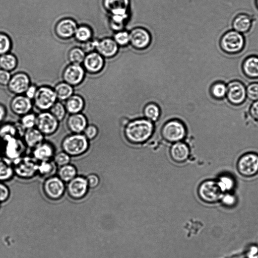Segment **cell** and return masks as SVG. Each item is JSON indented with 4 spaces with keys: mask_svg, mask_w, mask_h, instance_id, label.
Returning a JSON list of instances; mask_svg holds the SVG:
<instances>
[{
    "mask_svg": "<svg viewBox=\"0 0 258 258\" xmlns=\"http://www.w3.org/2000/svg\"><path fill=\"white\" fill-rule=\"evenodd\" d=\"M154 131L152 121L147 118H138L126 124L124 135L127 141L132 144H143L151 137Z\"/></svg>",
    "mask_w": 258,
    "mask_h": 258,
    "instance_id": "obj_1",
    "label": "cell"
},
{
    "mask_svg": "<svg viewBox=\"0 0 258 258\" xmlns=\"http://www.w3.org/2000/svg\"><path fill=\"white\" fill-rule=\"evenodd\" d=\"M60 146L61 150L71 157H78L88 151L90 141L83 133H71L63 138Z\"/></svg>",
    "mask_w": 258,
    "mask_h": 258,
    "instance_id": "obj_2",
    "label": "cell"
},
{
    "mask_svg": "<svg viewBox=\"0 0 258 258\" xmlns=\"http://www.w3.org/2000/svg\"><path fill=\"white\" fill-rule=\"evenodd\" d=\"M39 162L26 154L13 160L15 176L23 180H30L38 175Z\"/></svg>",
    "mask_w": 258,
    "mask_h": 258,
    "instance_id": "obj_3",
    "label": "cell"
},
{
    "mask_svg": "<svg viewBox=\"0 0 258 258\" xmlns=\"http://www.w3.org/2000/svg\"><path fill=\"white\" fill-rule=\"evenodd\" d=\"M45 196L51 201H58L66 192V183L56 175L45 178L42 185Z\"/></svg>",
    "mask_w": 258,
    "mask_h": 258,
    "instance_id": "obj_4",
    "label": "cell"
},
{
    "mask_svg": "<svg viewBox=\"0 0 258 258\" xmlns=\"http://www.w3.org/2000/svg\"><path fill=\"white\" fill-rule=\"evenodd\" d=\"M245 39L242 34L234 30L226 32L221 37L220 45L223 51L228 54H235L244 48Z\"/></svg>",
    "mask_w": 258,
    "mask_h": 258,
    "instance_id": "obj_5",
    "label": "cell"
},
{
    "mask_svg": "<svg viewBox=\"0 0 258 258\" xmlns=\"http://www.w3.org/2000/svg\"><path fill=\"white\" fill-rule=\"evenodd\" d=\"M186 135V127L183 123L178 119L168 121L161 130V135L163 139L171 143L181 141Z\"/></svg>",
    "mask_w": 258,
    "mask_h": 258,
    "instance_id": "obj_6",
    "label": "cell"
},
{
    "mask_svg": "<svg viewBox=\"0 0 258 258\" xmlns=\"http://www.w3.org/2000/svg\"><path fill=\"white\" fill-rule=\"evenodd\" d=\"M33 106L40 111H49L57 101L53 89L49 86H42L38 87L33 99Z\"/></svg>",
    "mask_w": 258,
    "mask_h": 258,
    "instance_id": "obj_7",
    "label": "cell"
},
{
    "mask_svg": "<svg viewBox=\"0 0 258 258\" xmlns=\"http://www.w3.org/2000/svg\"><path fill=\"white\" fill-rule=\"evenodd\" d=\"M5 157L12 161L25 154L27 148L20 137H8L1 140Z\"/></svg>",
    "mask_w": 258,
    "mask_h": 258,
    "instance_id": "obj_8",
    "label": "cell"
},
{
    "mask_svg": "<svg viewBox=\"0 0 258 258\" xmlns=\"http://www.w3.org/2000/svg\"><path fill=\"white\" fill-rule=\"evenodd\" d=\"M59 122L49 111H40L36 116L35 127L45 137L51 136L58 131Z\"/></svg>",
    "mask_w": 258,
    "mask_h": 258,
    "instance_id": "obj_9",
    "label": "cell"
},
{
    "mask_svg": "<svg viewBox=\"0 0 258 258\" xmlns=\"http://www.w3.org/2000/svg\"><path fill=\"white\" fill-rule=\"evenodd\" d=\"M223 193L217 181L212 180L203 182L198 188L200 198L207 203H214L220 200Z\"/></svg>",
    "mask_w": 258,
    "mask_h": 258,
    "instance_id": "obj_10",
    "label": "cell"
},
{
    "mask_svg": "<svg viewBox=\"0 0 258 258\" xmlns=\"http://www.w3.org/2000/svg\"><path fill=\"white\" fill-rule=\"evenodd\" d=\"M89 189L86 176L81 175H77L66 184L68 195L75 201L84 199L88 194Z\"/></svg>",
    "mask_w": 258,
    "mask_h": 258,
    "instance_id": "obj_11",
    "label": "cell"
},
{
    "mask_svg": "<svg viewBox=\"0 0 258 258\" xmlns=\"http://www.w3.org/2000/svg\"><path fill=\"white\" fill-rule=\"evenodd\" d=\"M239 172L245 177L254 176L258 172V155L248 153L242 155L237 162Z\"/></svg>",
    "mask_w": 258,
    "mask_h": 258,
    "instance_id": "obj_12",
    "label": "cell"
},
{
    "mask_svg": "<svg viewBox=\"0 0 258 258\" xmlns=\"http://www.w3.org/2000/svg\"><path fill=\"white\" fill-rule=\"evenodd\" d=\"M226 96L230 103L235 105H240L246 98V87L239 81H232L227 85Z\"/></svg>",
    "mask_w": 258,
    "mask_h": 258,
    "instance_id": "obj_13",
    "label": "cell"
},
{
    "mask_svg": "<svg viewBox=\"0 0 258 258\" xmlns=\"http://www.w3.org/2000/svg\"><path fill=\"white\" fill-rule=\"evenodd\" d=\"M31 84L28 75L23 72L14 74L7 85L8 91L14 95L25 93Z\"/></svg>",
    "mask_w": 258,
    "mask_h": 258,
    "instance_id": "obj_14",
    "label": "cell"
},
{
    "mask_svg": "<svg viewBox=\"0 0 258 258\" xmlns=\"http://www.w3.org/2000/svg\"><path fill=\"white\" fill-rule=\"evenodd\" d=\"M85 72L84 68L80 64L70 63L64 69L62 78L65 82L75 86L83 81Z\"/></svg>",
    "mask_w": 258,
    "mask_h": 258,
    "instance_id": "obj_15",
    "label": "cell"
},
{
    "mask_svg": "<svg viewBox=\"0 0 258 258\" xmlns=\"http://www.w3.org/2000/svg\"><path fill=\"white\" fill-rule=\"evenodd\" d=\"M9 106L13 114L21 117L31 111L33 104L25 95H17L11 99Z\"/></svg>",
    "mask_w": 258,
    "mask_h": 258,
    "instance_id": "obj_16",
    "label": "cell"
},
{
    "mask_svg": "<svg viewBox=\"0 0 258 258\" xmlns=\"http://www.w3.org/2000/svg\"><path fill=\"white\" fill-rule=\"evenodd\" d=\"M78 24L71 18H63L58 21L54 27L56 35L62 39L72 38L77 29Z\"/></svg>",
    "mask_w": 258,
    "mask_h": 258,
    "instance_id": "obj_17",
    "label": "cell"
},
{
    "mask_svg": "<svg viewBox=\"0 0 258 258\" xmlns=\"http://www.w3.org/2000/svg\"><path fill=\"white\" fill-rule=\"evenodd\" d=\"M56 153L54 144L49 141L44 140L32 149L31 155L38 162L53 160Z\"/></svg>",
    "mask_w": 258,
    "mask_h": 258,
    "instance_id": "obj_18",
    "label": "cell"
},
{
    "mask_svg": "<svg viewBox=\"0 0 258 258\" xmlns=\"http://www.w3.org/2000/svg\"><path fill=\"white\" fill-rule=\"evenodd\" d=\"M88 124V118L83 112L70 114L66 120L68 129L74 134L83 133Z\"/></svg>",
    "mask_w": 258,
    "mask_h": 258,
    "instance_id": "obj_19",
    "label": "cell"
},
{
    "mask_svg": "<svg viewBox=\"0 0 258 258\" xmlns=\"http://www.w3.org/2000/svg\"><path fill=\"white\" fill-rule=\"evenodd\" d=\"M83 63L85 71L95 74L102 71L104 61L102 56L98 52L92 51L85 56Z\"/></svg>",
    "mask_w": 258,
    "mask_h": 258,
    "instance_id": "obj_20",
    "label": "cell"
},
{
    "mask_svg": "<svg viewBox=\"0 0 258 258\" xmlns=\"http://www.w3.org/2000/svg\"><path fill=\"white\" fill-rule=\"evenodd\" d=\"M130 42L137 48L142 49L148 46L151 41L148 32L141 28L133 29L129 34Z\"/></svg>",
    "mask_w": 258,
    "mask_h": 258,
    "instance_id": "obj_21",
    "label": "cell"
},
{
    "mask_svg": "<svg viewBox=\"0 0 258 258\" xmlns=\"http://www.w3.org/2000/svg\"><path fill=\"white\" fill-rule=\"evenodd\" d=\"M22 138L26 147L31 150L45 140V136L36 127L25 130Z\"/></svg>",
    "mask_w": 258,
    "mask_h": 258,
    "instance_id": "obj_22",
    "label": "cell"
},
{
    "mask_svg": "<svg viewBox=\"0 0 258 258\" xmlns=\"http://www.w3.org/2000/svg\"><path fill=\"white\" fill-rule=\"evenodd\" d=\"M190 150L188 145L180 141L173 143L170 149L172 159L177 163H182L188 158Z\"/></svg>",
    "mask_w": 258,
    "mask_h": 258,
    "instance_id": "obj_23",
    "label": "cell"
},
{
    "mask_svg": "<svg viewBox=\"0 0 258 258\" xmlns=\"http://www.w3.org/2000/svg\"><path fill=\"white\" fill-rule=\"evenodd\" d=\"M129 0H103V6L112 15L127 16Z\"/></svg>",
    "mask_w": 258,
    "mask_h": 258,
    "instance_id": "obj_24",
    "label": "cell"
},
{
    "mask_svg": "<svg viewBox=\"0 0 258 258\" xmlns=\"http://www.w3.org/2000/svg\"><path fill=\"white\" fill-rule=\"evenodd\" d=\"M96 49L102 56L110 57L114 56L118 50L116 42L111 38H104L98 41Z\"/></svg>",
    "mask_w": 258,
    "mask_h": 258,
    "instance_id": "obj_25",
    "label": "cell"
},
{
    "mask_svg": "<svg viewBox=\"0 0 258 258\" xmlns=\"http://www.w3.org/2000/svg\"><path fill=\"white\" fill-rule=\"evenodd\" d=\"M64 105L67 113L75 114L83 112L86 106V102L83 97L74 94L66 100Z\"/></svg>",
    "mask_w": 258,
    "mask_h": 258,
    "instance_id": "obj_26",
    "label": "cell"
},
{
    "mask_svg": "<svg viewBox=\"0 0 258 258\" xmlns=\"http://www.w3.org/2000/svg\"><path fill=\"white\" fill-rule=\"evenodd\" d=\"M25 129L18 123L6 122L0 126L1 140L8 137L18 136L22 137Z\"/></svg>",
    "mask_w": 258,
    "mask_h": 258,
    "instance_id": "obj_27",
    "label": "cell"
},
{
    "mask_svg": "<svg viewBox=\"0 0 258 258\" xmlns=\"http://www.w3.org/2000/svg\"><path fill=\"white\" fill-rule=\"evenodd\" d=\"M14 176L13 161L5 156H0V181H9Z\"/></svg>",
    "mask_w": 258,
    "mask_h": 258,
    "instance_id": "obj_28",
    "label": "cell"
},
{
    "mask_svg": "<svg viewBox=\"0 0 258 258\" xmlns=\"http://www.w3.org/2000/svg\"><path fill=\"white\" fill-rule=\"evenodd\" d=\"M242 69L247 77L258 78V56L251 55L246 57L242 63Z\"/></svg>",
    "mask_w": 258,
    "mask_h": 258,
    "instance_id": "obj_29",
    "label": "cell"
},
{
    "mask_svg": "<svg viewBox=\"0 0 258 258\" xmlns=\"http://www.w3.org/2000/svg\"><path fill=\"white\" fill-rule=\"evenodd\" d=\"M251 25V18L245 14L238 15L235 17L232 22L233 30L241 34L247 32Z\"/></svg>",
    "mask_w": 258,
    "mask_h": 258,
    "instance_id": "obj_30",
    "label": "cell"
},
{
    "mask_svg": "<svg viewBox=\"0 0 258 258\" xmlns=\"http://www.w3.org/2000/svg\"><path fill=\"white\" fill-rule=\"evenodd\" d=\"M78 175L77 167L69 163L58 167L56 175L66 183H68Z\"/></svg>",
    "mask_w": 258,
    "mask_h": 258,
    "instance_id": "obj_31",
    "label": "cell"
},
{
    "mask_svg": "<svg viewBox=\"0 0 258 258\" xmlns=\"http://www.w3.org/2000/svg\"><path fill=\"white\" fill-rule=\"evenodd\" d=\"M57 99L59 101H66L74 94L73 86L65 82H58L54 87Z\"/></svg>",
    "mask_w": 258,
    "mask_h": 258,
    "instance_id": "obj_32",
    "label": "cell"
},
{
    "mask_svg": "<svg viewBox=\"0 0 258 258\" xmlns=\"http://www.w3.org/2000/svg\"><path fill=\"white\" fill-rule=\"evenodd\" d=\"M57 168L53 160L39 162L38 175L42 178H46L55 175Z\"/></svg>",
    "mask_w": 258,
    "mask_h": 258,
    "instance_id": "obj_33",
    "label": "cell"
},
{
    "mask_svg": "<svg viewBox=\"0 0 258 258\" xmlns=\"http://www.w3.org/2000/svg\"><path fill=\"white\" fill-rule=\"evenodd\" d=\"M17 59L12 53H7L0 55V69L13 71L17 66Z\"/></svg>",
    "mask_w": 258,
    "mask_h": 258,
    "instance_id": "obj_34",
    "label": "cell"
},
{
    "mask_svg": "<svg viewBox=\"0 0 258 258\" xmlns=\"http://www.w3.org/2000/svg\"><path fill=\"white\" fill-rule=\"evenodd\" d=\"M93 37V31L91 28L86 25H80L74 34L75 39L80 43L86 42Z\"/></svg>",
    "mask_w": 258,
    "mask_h": 258,
    "instance_id": "obj_35",
    "label": "cell"
},
{
    "mask_svg": "<svg viewBox=\"0 0 258 258\" xmlns=\"http://www.w3.org/2000/svg\"><path fill=\"white\" fill-rule=\"evenodd\" d=\"M79 47L74 46L69 51L68 58L70 63L80 64L83 62L86 54Z\"/></svg>",
    "mask_w": 258,
    "mask_h": 258,
    "instance_id": "obj_36",
    "label": "cell"
},
{
    "mask_svg": "<svg viewBox=\"0 0 258 258\" xmlns=\"http://www.w3.org/2000/svg\"><path fill=\"white\" fill-rule=\"evenodd\" d=\"M144 115L146 118L151 121H157L160 115V110L159 106L154 103H150L147 104L144 108Z\"/></svg>",
    "mask_w": 258,
    "mask_h": 258,
    "instance_id": "obj_37",
    "label": "cell"
},
{
    "mask_svg": "<svg viewBox=\"0 0 258 258\" xmlns=\"http://www.w3.org/2000/svg\"><path fill=\"white\" fill-rule=\"evenodd\" d=\"M49 111L59 122L65 118L67 113L64 104L60 101H56Z\"/></svg>",
    "mask_w": 258,
    "mask_h": 258,
    "instance_id": "obj_38",
    "label": "cell"
},
{
    "mask_svg": "<svg viewBox=\"0 0 258 258\" xmlns=\"http://www.w3.org/2000/svg\"><path fill=\"white\" fill-rule=\"evenodd\" d=\"M227 85L223 82H218L214 83L211 88V93L214 98L221 99L226 95Z\"/></svg>",
    "mask_w": 258,
    "mask_h": 258,
    "instance_id": "obj_39",
    "label": "cell"
},
{
    "mask_svg": "<svg viewBox=\"0 0 258 258\" xmlns=\"http://www.w3.org/2000/svg\"><path fill=\"white\" fill-rule=\"evenodd\" d=\"M36 116L31 111L20 117L19 123L25 130L35 127Z\"/></svg>",
    "mask_w": 258,
    "mask_h": 258,
    "instance_id": "obj_40",
    "label": "cell"
},
{
    "mask_svg": "<svg viewBox=\"0 0 258 258\" xmlns=\"http://www.w3.org/2000/svg\"><path fill=\"white\" fill-rule=\"evenodd\" d=\"M12 47L10 37L5 33L0 32V55L8 53Z\"/></svg>",
    "mask_w": 258,
    "mask_h": 258,
    "instance_id": "obj_41",
    "label": "cell"
},
{
    "mask_svg": "<svg viewBox=\"0 0 258 258\" xmlns=\"http://www.w3.org/2000/svg\"><path fill=\"white\" fill-rule=\"evenodd\" d=\"M71 157L63 151L56 153L53 161L57 167L62 166L71 163Z\"/></svg>",
    "mask_w": 258,
    "mask_h": 258,
    "instance_id": "obj_42",
    "label": "cell"
},
{
    "mask_svg": "<svg viewBox=\"0 0 258 258\" xmlns=\"http://www.w3.org/2000/svg\"><path fill=\"white\" fill-rule=\"evenodd\" d=\"M217 182L223 192L230 191L234 186L233 179L229 176L220 177Z\"/></svg>",
    "mask_w": 258,
    "mask_h": 258,
    "instance_id": "obj_43",
    "label": "cell"
},
{
    "mask_svg": "<svg viewBox=\"0 0 258 258\" xmlns=\"http://www.w3.org/2000/svg\"><path fill=\"white\" fill-rule=\"evenodd\" d=\"M98 133V128L94 124H88L83 133L89 141L94 140Z\"/></svg>",
    "mask_w": 258,
    "mask_h": 258,
    "instance_id": "obj_44",
    "label": "cell"
},
{
    "mask_svg": "<svg viewBox=\"0 0 258 258\" xmlns=\"http://www.w3.org/2000/svg\"><path fill=\"white\" fill-rule=\"evenodd\" d=\"M246 97L252 101L258 100V83L250 84L246 88Z\"/></svg>",
    "mask_w": 258,
    "mask_h": 258,
    "instance_id": "obj_45",
    "label": "cell"
},
{
    "mask_svg": "<svg viewBox=\"0 0 258 258\" xmlns=\"http://www.w3.org/2000/svg\"><path fill=\"white\" fill-rule=\"evenodd\" d=\"M98 40L96 39L92 38L86 42L80 43V47L85 53H90L96 49Z\"/></svg>",
    "mask_w": 258,
    "mask_h": 258,
    "instance_id": "obj_46",
    "label": "cell"
},
{
    "mask_svg": "<svg viewBox=\"0 0 258 258\" xmlns=\"http://www.w3.org/2000/svg\"><path fill=\"white\" fill-rule=\"evenodd\" d=\"M11 196L9 186L4 182L0 181V204L7 201Z\"/></svg>",
    "mask_w": 258,
    "mask_h": 258,
    "instance_id": "obj_47",
    "label": "cell"
},
{
    "mask_svg": "<svg viewBox=\"0 0 258 258\" xmlns=\"http://www.w3.org/2000/svg\"><path fill=\"white\" fill-rule=\"evenodd\" d=\"M114 41L120 45H125L130 42L129 34L126 31H120L114 35Z\"/></svg>",
    "mask_w": 258,
    "mask_h": 258,
    "instance_id": "obj_48",
    "label": "cell"
},
{
    "mask_svg": "<svg viewBox=\"0 0 258 258\" xmlns=\"http://www.w3.org/2000/svg\"><path fill=\"white\" fill-rule=\"evenodd\" d=\"M89 188L97 187L100 183V178L98 175L95 173H90L86 176Z\"/></svg>",
    "mask_w": 258,
    "mask_h": 258,
    "instance_id": "obj_49",
    "label": "cell"
},
{
    "mask_svg": "<svg viewBox=\"0 0 258 258\" xmlns=\"http://www.w3.org/2000/svg\"><path fill=\"white\" fill-rule=\"evenodd\" d=\"M11 77V72L0 69V85L2 86H7Z\"/></svg>",
    "mask_w": 258,
    "mask_h": 258,
    "instance_id": "obj_50",
    "label": "cell"
},
{
    "mask_svg": "<svg viewBox=\"0 0 258 258\" xmlns=\"http://www.w3.org/2000/svg\"><path fill=\"white\" fill-rule=\"evenodd\" d=\"M221 200L224 205L227 206H232L236 203L235 197L230 194L223 195Z\"/></svg>",
    "mask_w": 258,
    "mask_h": 258,
    "instance_id": "obj_51",
    "label": "cell"
},
{
    "mask_svg": "<svg viewBox=\"0 0 258 258\" xmlns=\"http://www.w3.org/2000/svg\"><path fill=\"white\" fill-rule=\"evenodd\" d=\"M37 88L38 87L37 86L31 84L25 92V96L29 99L33 100L35 95Z\"/></svg>",
    "mask_w": 258,
    "mask_h": 258,
    "instance_id": "obj_52",
    "label": "cell"
},
{
    "mask_svg": "<svg viewBox=\"0 0 258 258\" xmlns=\"http://www.w3.org/2000/svg\"><path fill=\"white\" fill-rule=\"evenodd\" d=\"M249 113L251 117L258 121V100L254 101L250 106Z\"/></svg>",
    "mask_w": 258,
    "mask_h": 258,
    "instance_id": "obj_53",
    "label": "cell"
},
{
    "mask_svg": "<svg viewBox=\"0 0 258 258\" xmlns=\"http://www.w3.org/2000/svg\"><path fill=\"white\" fill-rule=\"evenodd\" d=\"M7 115V108L4 104L0 103V122L3 121L5 119Z\"/></svg>",
    "mask_w": 258,
    "mask_h": 258,
    "instance_id": "obj_54",
    "label": "cell"
},
{
    "mask_svg": "<svg viewBox=\"0 0 258 258\" xmlns=\"http://www.w3.org/2000/svg\"><path fill=\"white\" fill-rule=\"evenodd\" d=\"M2 150V142L0 139V152Z\"/></svg>",
    "mask_w": 258,
    "mask_h": 258,
    "instance_id": "obj_55",
    "label": "cell"
},
{
    "mask_svg": "<svg viewBox=\"0 0 258 258\" xmlns=\"http://www.w3.org/2000/svg\"><path fill=\"white\" fill-rule=\"evenodd\" d=\"M256 5L257 8H258V0H256Z\"/></svg>",
    "mask_w": 258,
    "mask_h": 258,
    "instance_id": "obj_56",
    "label": "cell"
},
{
    "mask_svg": "<svg viewBox=\"0 0 258 258\" xmlns=\"http://www.w3.org/2000/svg\"><path fill=\"white\" fill-rule=\"evenodd\" d=\"M253 258H258V254L253 257Z\"/></svg>",
    "mask_w": 258,
    "mask_h": 258,
    "instance_id": "obj_57",
    "label": "cell"
}]
</instances>
